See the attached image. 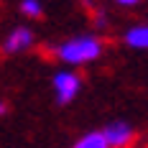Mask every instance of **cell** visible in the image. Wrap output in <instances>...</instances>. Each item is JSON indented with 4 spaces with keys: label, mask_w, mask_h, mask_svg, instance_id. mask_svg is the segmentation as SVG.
<instances>
[{
    "label": "cell",
    "mask_w": 148,
    "mask_h": 148,
    "mask_svg": "<svg viewBox=\"0 0 148 148\" xmlns=\"http://www.w3.org/2000/svg\"><path fill=\"white\" fill-rule=\"evenodd\" d=\"M54 54L59 56L64 64H89L102 54V44L95 36H77L69 38L54 49Z\"/></svg>",
    "instance_id": "cell-1"
},
{
    "label": "cell",
    "mask_w": 148,
    "mask_h": 148,
    "mask_svg": "<svg viewBox=\"0 0 148 148\" xmlns=\"http://www.w3.org/2000/svg\"><path fill=\"white\" fill-rule=\"evenodd\" d=\"M79 77L74 72H56L54 74V92H56V102L59 105H69L77 97V92H79Z\"/></svg>",
    "instance_id": "cell-2"
},
{
    "label": "cell",
    "mask_w": 148,
    "mask_h": 148,
    "mask_svg": "<svg viewBox=\"0 0 148 148\" xmlns=\"http://www.w3.org/2000/svg\"><path fill=\"white\" fill-rule=\"evenodd\" d=\"M102 138L107 143V148H125L133 140V128L125 125V123H110L102 130Z\"/></svg>",
    "instance_id": "cell-3"
},
{
    "label": "cell",
    "mask_w": 148,
    "mask_h": 148,
    "mask_svg": "<svg viewBox=\"0 0 148 148\" xmlns=\"http://www.w3.org/2000/svg\"><path fill=\"white\" fill-rule=\"evenodd\" d=\"M33 44V33H31V28H15L10 31V36L5 38V44H3V49L8 51V54H18V51H26L28 46Z\"/></svg>",
    "instance_id": "cell-4"
},
{
    "label": "cell",
    "mask_w": 148,
    "mask_h": 148,
    "mask_svg": "<svg viewBox=\"0 0 148 148\" xmlns=\"http://www.w3.org/2000/svg\"><path fill=\"white\" fill-rule=\"evenodd\" d=\"M125 44L133 49H148V26H133L125 31Z\"/></svg>",
    "instance_id": "cell-5"
},
{
    "label": "cell",
    "mask_w": 148,
    "mask_h": 148,
    "mask_svg": "<svg viewBox=\"0 0 148 148\" xmlns=\"http://www.w3.org/2000/svg\"><path fill=\"white\" fill-rule=\"evenodd\" d=\"M72 148H107V143H105L102 133H87V135H82Z\"/></svg>",
    "instance_id": "cell-6"
},
{
    "label": "cell",
    "mask_w": 148,
    "mask_h": 148,
    "mask_svg": "<svg viewBox=\"0 0 148 148\" xmlns=\"http://www.w3.org/2000/svg\"><path fill=\"white\" fill-rule=\"evenodd\" d=\"M21 10H23V15H28V18H41L44 15V8H41L38 0H23L21 3Z\"/></svg>",
    "instance_id": "cell-7"
},
{
    "label": "cell",
    "mask_w": 148,
    "mask_h": 148,
    "mask_svg": "<svg viewBox=\"0 0 148 148\" xmlns=\"http://www.w3.org/2000/svg\"><path fill=\"white\" fill-rule=\"evenodd\" d=\"M118 5H135V3H140V0H115Z\"/></svg>",
    "instance_id": "cell-8"
},
{
    "label": "cell",
    "mask_w": 148,
    "mask_h": 148,
    "mask_svg": "<svg viewBox=\"0 0 148 148\" xmlns=\"http://www.w3.org/2000/svg\"><path fill=\"white\" fill-rule=\"evenodd\" d=\"M105 21H107V15H102V13H97V26H107V23H105Z\"/></svg>",
    "instance_id": "cell-9"
},
{
    "label": "cell",
    "mask_w": 148,
    "mask_h": 148,
    "mask_svg": "<svg viewBox=\"0 0 148 148\" xmlns=\"http://www.w3.org/2000/svg\"><path fill=\"white\" fill-rule=\"evenodd\" d=\"M0 115H5V105L0 102Z\"/></svg>",
    "instance_id": "cell-10"
}]
</instances>
